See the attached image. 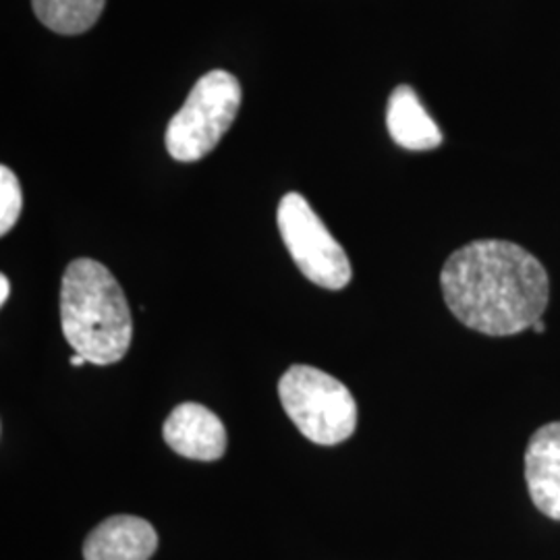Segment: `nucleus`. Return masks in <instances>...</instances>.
Masks as SVG:
<instances>
[{
  "mask_svg": "<svg viewBox=\"0 0 560 560\" xmlns=\"http://www.w3.org/2000/svg\"><path fill=\"white\" fill-rule=\"evenodd\" d=\"M69 363H71L73 368H81V365H83V363H88V361H85V358H81V355H78V353H73V358L69 360Z\"/></svg>",
  "mask_w": 560,
  "mask_h": 560,
  "instance_id": "ddd939ff",
  "label": "nucleus"
},
{
  "mask_svg": "<svg viewBox=\"0 0 560 560\" xmlns=\"http://www.w3.org/2000/svg\"><path fill=\"white\" fill-rule=\"evenodd\" d=\"M442 295L453 316L488 337H513L540 320L548 298V272L517 243H467L444 261Z\"/></svg>",
  "mask_w": 560,
  "mask_h": 560,
  "instance_id": "f257e3e1",
  "label": "nucleus"
},
{
  "mask_svg": "<svg viewBox=\"0 0 560 560\" xmlns=\"http://www.w3.org/2000/svg\"><path fill=\"white\" fill-rule=\"evenodd\" d=\"M532 330H536V332H538V335H541V332H544V330H546V324H544V322H541V320H538V322H536V324H534V326H532Z\"/></svg>",
  "mask_w": 560,
  "mask_h": 560,
  "instance_id": "4468645a",
  "label": "nucleus"
},
{
  "mask_svg": "<svg viewBox=\"0 0 560 560\" xmlns=\"http://www.w3.org/2000/svg\"><path fill=\"white\" fill-rule=\"evenodd\" d=\"M386 127L393 141L405 150L425 152L442 143L441 127L428 115L416 90L409 85H399L390 94L386 108Z\"/></svg>",
  "mask_w": 560,
  "mask_h": 560,
  "instance_id": "1a4fd4ad",
  "label": "nucleus"
},
{
  "mask_svg": "<svg viewBox=\"0 0 560 560\" xmlns=\"http://www.w3.org/2000/svg\"><path fill=\"white\" fill-rule=\"evenodd\" d=\"M159 548V534L141 517L115 515L102 521L85 538V560H150Z\"/></svg>",
  "mask_w": 560,
  "mask_h": 560,
  "instance_id": "6e6552de",
  "label": "nucleus"
},
{
  "mask_svg": "<svg viewBox=\"0 0 560 560\" xmlns=\"http://www.w3.org/2000/svg\"><path fill=\"white\" fill-rule=\"evenodd\" d=\"M287 416L307 441L335 446L358 428V402L335 376L312 365H291L279 382Z\"/></svg>",
  "mask_w": 560,
  "mask_h": 560,
  "instance_id": "7ed1b4c3",
  "label": "nucleus"
},
{
  "mask_svg": "<svg viewBox=\"0 0 560 560\" xmlns=\"http://www.w3.org/2000/svg\"><path fill=\"white\" fill-rule=\"evenodd\" d=\"M106 0H32L42 25L60 36H78L101 20Z\"/></svg>",
  "mask_w": 560,
  "mask_h": 560,
  "instance_id": "9d476101",
  "label": "nucleus"
},
{
  "mask_svg": "<svg viewBox=\"0 0 560 560\" xmlns=\"http://www.w3.org/2000/svg\"><path fill=\"white\" fill-rule=\"evenodd\" d=\"M23 208L20 179L9 166H0V235H7L20 221Z\"/></svg>",
  "mask_w": 560,
  "mask_h": 560,
  "instance_id": "9b49d317",
  "label": "nucleus"
},
{
  "mask_svg": "<svg viewBox=\"0 0 560 560\" xmlns=\"http://www.w3.org/2000/svg\"><path fill=\"white\" fill-rule=\"evenodd\" d=\"M277 222L280 237L305 279L330 291L349 284L351 261L301 194H287L280 200Z\"/></svg>",
  "mask_w": 560,
  "mask_h": 560,
  "instance_id": "39448f33",
  "label": "nucleus"
},
{
  "mask_svg": "<svg viewBox=\"0 0 560 560\" xmlns=\"http://www.w3.org/2000/svg\"><path fill=\"white\" fill-rule=\"evenodd\" d=\"M241 96V83L233 73L214 69L201 75L166 127L164 143L168 154L179 162L208 156L237 119Z\"/></svg>",
  "mask_w": 560,
  "mask_h": 560,
  "instance_id": "20e7f679",
  "label": "nucleus"
},
{
  "mask_svg": "<svg viewBox=\"0 0 560 560\" xmlns=\"http://www.w3.org/2000/svg\"><path fill=\"white\" fill-rule=\"evenodd\" d=\"M9 295H11V282L2 275V277H0V305L7 303Z\"/></svg>",
  "mask_w": 560,
  "mask_h": 560,
  "instance_id": "f8f14e48",
  "label": "nucleus"
},
{
  "mask_svg": "<svg viewBox=\"0 0 560 560\" xmlns=\"http://www.w3.org/2000/svg\"><path fill=\"white\" fill-rule=\"evenodd\" d=\"M164 442L187 459L217 460L226 451V430L217 413L198 402L173 409L162 428Z\"/></svg>",
  "mask_w": 560,
  "mask_h": 560,
  "instance_id": "423d86ee",
  "label": "nucleus"
},
{
  "mask_svg": "<svg viewBox=\"0 0 560 560\" xmlns=\"http://www.w3.org/2000/svg\"><path fill=\"white\" fill-rule=\"evenodd\" d=\"M60 324L73 351L94 365L122 360L133 337L125 293L101 261H71L60 284Z\"/></svg>",
  "mask_w": 560,
  "mask_h": 560,
  "instance_id": "f03ea898",
  "label": "nucleus"
},
{
  "mask_svg": "<svg viewBox=\"0 0 560 560\" xmlns=\"http://www.w3.org/2000/svg\"><path fill=\"white\" fill-rule=\"evenodd\" d=\"M525 481L536 509L560 521V421L541 425L525 451Z\"/></svg>",
  "mask_w": 560,
  "mask_h": 560,
  "instance_id": "0eeeda50",
  "label": "nucleus"
}]
</instances>
